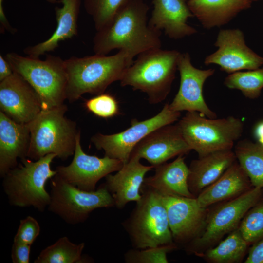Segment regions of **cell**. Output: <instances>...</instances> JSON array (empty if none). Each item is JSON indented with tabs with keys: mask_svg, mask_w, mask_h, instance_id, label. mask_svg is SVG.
Returning <instances> with one entry per match:
<instances>
[{
	"mask_svg": "<svg viewBox=\"0 0 263 263\" xmlns=\"http://www.w3.org/2000/svg\"><path fill=\"white\" fill-rule=\"evenodd\" d=\"M148 5L143 0H131L111 22L96 31L93 38L94 54L107 55L114 49L123 50L133 57L161 47V31L149 24Z\"/></svg>",
	"mask_w": 263,
	"mask_h": 263,
	"instance_id": "6da1fadb",
	"label": "cell"
},
{
	"mask_svg": "<svg viewBox=\"0 0 263 263\" xmlns=\"http://www.w3.org/2000/svg\"><path fill=\"white\" fill-rule=\"evenodd\" d=\"M133 57L119 50L112 56L94 54L82 57L72 56L65 60L67 74L66 98L70 103L85 94L104 93L113 82L120 81L133 63Z\"/></svg>",
	"mask_w": 263,
	"mask_h": 263,
	"instance_id": "7a4b0ae2",
	"label": "cell"
},
{
	"mask_svg": "<svg viewBox=\"0 0 263 263\" xmlns=\"http://www.w3.org/2000/svg\"><path fill=\"white\" fill-rule=\"evenodd\" d=\"M181 53L176 50L160 48L139 54L125 71L120 85L145 93L150 104L163 101L170 91Z\"/></svg>",
	"mask_w": 263,
	"mask_h": 263,
	"instance_id": "3957f363",
	"label": "cell"
},
{
	"mask_svg": "<svg viewBox=\"0 0 263 263\" xmlns=\"http://www.w3.org/2000/svg\"><path fill=\"white\" fill-rule=\"evenodd\" d=\"M68 108L59 107L42 110L27 123L30 143L27 158L37 160L49 154H55L62 160L74 155L77 136L81 132L75 121L65 114Z\"/></svg>",
	"mask_w": 263,
	"mask_h": 263,
	"instance_id": "277c9868",
	"label": "cell"
},
{
	"mask_svg": "<svg viewBox=\"0 0 263 263\" xmlns=\"http://www.w3.org/2000/svg\"><path fill=\"white\" fill-rule=\"evenodd\" d=\"M56 156L49 154L37 160L29 158L21 160L2 177V186L11 205L33 207L40 212L48 207L50 194L46 189V184L57 174L51 169V164Z\"/></svg>",
	"mask_w": 263,
	"mask_h": 263,
	"instance_id": "5b68a950",
	"label": "cell"
},
{
	"mask_svg": "<svg viewBox=\"0 0 263 263\" xmlns=\"http://www.w3.org/2000/svg\"><path fill=\"white\" fill-rule=\"evenodd\" d=\"M141 193V199L122 222L133 248L142 249L175 244L162 195L143 185Z\"/></svg>",
	"mask_w": 263,
	"mask_h": 263,
	"instance_id": "8992f818",
	"label": "cell"
},
{
	"mask_svg": "<svg viewBox=\"0 0 263 263\" xmlns=\"http://www.w3.org/2000/svg\"><path fill=\"white\" fill-rule=\"evenodd\" d=\"M4 57L13 71L21 75L38 94L42 110L64 104L68 80L65 60L49 54L45 59L40 60L13 52L7 53Z\"/></svg>",
	"mask_w": 263,
	"mask_h": 263,
	"instance_id": "52a82bcc",
	"label": "cell"
},
{
	"mask_svg": "<svg viewBox=\"0 0 263 263\" xmlns=\"http://www.w3.org/2000/svg\"><path fill=\"white\" fill-rule=\"evenodd\" d=\"M177 124L190 149L199 157L232 150L244 130V123L239 118H209L197 112H187Z\"/></svg>",
	"mask_w": 263,
	"mask_h": 263,
	"instance_id": "ba28073f",
	"label": "cell"
},
{
	"mask_svg": "<svg viewBox=\"0 0 263 263\" xmlns=\"http://www.w3.org/2000/svg\"><path fill=\"white\" fill-rule=\"evenodd\" d=\"M263 196V188L253 187L232 199L224 201L208 212L201 234L186 247L200 256L217 244L227 234L237 229L246 212Z\"/></svg>",
	"mask_w": 263,
	"mask_h": 263,
	"instance_id": "9c48e42d",
	"label": "cell"
},
{
	"mask_svg": "<svg viewBox=\"0 0 263 263\" xmlns=\"http://www.w3.org/2000/svg\"><path fill=\"white\" fill-rule=\"evenodd\" d=\"M50 180L48 209L68 224L83 223L94 210L114 206V200L104 184L97 190L88 191L66 182L57 173Z\"/></svg>",
	"mask_w": 263,
	"mask_h": 263,
	"instance_id": "30bf717a",
	"label": "cell"
},
{
	"mask_svg": "<svg viewBox=\"0 0 263 263\" xmlns=\"http://www.w3.org/2000/svg\"><path fill=\"white\" fill-rule=\"evenodd\" d=\"M180 116V112L172 110L166 104L155 116L143 121L133 119L126 130L114 134L97 133L91 140L98 150H103L105 155L121 161L124 164L129 160L137 144L154 130L174 123Z\"/></svg>",
	"mask_w": 263,
	"mask_h": 263,
	"instance_id": "8fae6325",
	"label": "cell"
},
{
	"mask_svg": "<svg viewBox=\"0 0 263 263\" xmlns=\"http://www.w3.org/2000/svg\"><path fill=\"white\" fill-rule=\"evenodd\" d=\"M214 45L218 49L205 57V65H217L221 70L230 74L263 65V57L247 46L244 33L238 28L220 30Z\"/></svg>",
	"mask_w": 263,
	"mask_h": 263,
	"instance_id": "7c38bea8",
	"label": "cell"
},
{
	"mask_svg": "<svg viewBox=\"0 0 263 263\" xmlns=\"http://www.w3.org/2000/svg\"><path fill=\"white\" fill-rule=\"evenodd\" d=\"M81 132L76 139L73 159L68 166L56 168L57 173L65 181L85 191L95 190L97 182L103 177L121 169L120 160L105 156L99 158L86 154L80 143Z\"/></svg>",
	"mask_w": 263,
	"mask_h": 263,
	"instance_id": "4fadbf2b",
	"label": "cell"
},
{
	"mask_svg": "<svg viewBox=\"0 0 263 263\" xmlns=\"http://www.w3.org/2000/svg\"><path fill=\"white\" fill-rule=\"evenodd\" d=\"M178 70L180 75L178 91L169 104L174 111L197 112L209 118H217L216 114L207 106L203 96L205 82L215 73V69H200L194 67L189 54L181 53Z\"/></svg>",
	"mask_w": 263,
	"mask_h": 263,
	"instance_id": "5bb4252c",
	"label": "cell"
},
{
	"mask_svg": "<svg viewBox=\"0 0 263 263\" xmlns=\"http://www.w3.org/2000/svg\"><path fill=\"white\" fill-rule=\"evenodd\" d=\"M175 244L185 246L204 228L209 207H203L196 198L162 196Z\"/></svg>",
	"mask_w": 263,
	"mask_h": 263,
	"instance_id": "9a60e30c",
	"label": "cell"
},
{
	"mask_svg": "<svg viewBox=\"0 0 263 263\" xmlns=\"http://www.w3.org/2000/svg\"><path fill=\"white\" fill-rule=\"evenodd\" d=\"M0 110L14 121L27 124L42 110V103L32 86L13 72L0 82Z\"/></svg>",
	"mask_w": 263,
	"mask_h": 263,
	"instance_id": "2e32d148",
	"label": "cell"
},
{
	"mask_svg": "<svg viewBox=\"0 0 263 263\" xmlns=\"http://www.w3.org/2000/svg\"><path fill=\"white\" fill-rule=\"evenodd\" d=\"M191 150L176 123L161 127L149 134L134 147L131 156L144 159L155 168Z\"/></svg>",
	"mask_w": 263,
	"mask_h": 263,
	"instance_id": "e0dca14e",
	"label": "cell"
},
{
	"mask_svg": "<svg viewBox=\"0 0 263 263\" xmlns=\"http://www.w3.org/2000/svg\"><path fill=\"white\" fill-rule=\"evenodd\" d=\"M140 159L132 156L115 174L105 177L104 185L111 194L114 206L119 209L130 202L138 201L142 197L141 189L145 175L154 167L143 165Z\"/></svg>",
	"mask_w": 263,
	"mask_h": 263,
	"instance_id": "ac0fdd59",
	"label": "cell"
},
{
	"mask_svg": "<svg viewBox=\"0 0 263 263\" xmlns=\"http://www.w3.org/2000/svg\"><path fill=\"white\" fill-rule=\"evenodd\" d=\"M188 0H152L153 9L149 24L161 31L169 38L179 39L197 33L187 23L194 17L188 4Z\"/></svg>",
	"mask_w": 263,
	"mask_h": 263,
	"instance_id": "d6986e66",
	"label": "cell"
},
{
	"mask_svg": "<svg viewBox=\"0 0 263 263\" xmlns=\"http://www.w3.org/2000/svg\"><path fill=\"white\" fill-rule=\"evenodd\" d=\"M30 132L27 124L18 123L0 111V176L27 158Z\"/></svg>",
	"mask_w": 263,
	"mask_h": 263,
	"instance_id": "ffe728a7",
	"label": "cell"
},
{
	"mask_svg": "<svg viewBox=\"0 0 263 263\" xmlns=\"http://www.w3.org/2000/svg\"><path fill=\"white\" fill-rule=\"evenodd\" d=\"M237 161L232 150H222L199 157L191 161L188 179L190 192L195 197L217 180Z\"/></svg>",
	"mask_w": 263,
	"mask_h": 263,
	"instance_id": "44dd1931",
	"label": "cell"
},
{
	"mask_svg": "<svg viewBox=\"0 0 263 263\" xmlns=\"http://www.w3.org/2000/svg\"><path fill=\"white\" fill-rule=\"evenodd\" d=\"M154 169L153 175L145 178L144 186L162 196L196 198L188 188L189 170L183 155L178 156L172 162L165 163Z\"/></svg>",
	"mask_w": 263,
	"mask_h": 263,
	"instance_id": "7402d4cb",
	"label": "cell"
},
{
	"mask_svg": "<svg viewBox=\"0 0 263 263\" xmlns=\"http://www.w3.org/2000/svg\"><path fill=\"white\" fill-rule=\"evenodd\" d=\"M253 187L236 161L217 180L203 189L196 199L201 207H209L217 203L237 197Z\"/></svg>",
	"mask_w": 263,
	"mask_h": 263,
	"instance_id": "603a6c76",
	"label": "cell"
},
{
	"mask_svg": "<svg viewBox=\"0 0 263 263\" xmlns=\"http://www.w3.org/2000/svg\"><path fill=\"white\" fill-rule=\"evenodd\" d=\"M57 3H62V6L55 8L56 28L47 40L25 48L23 52L28 56L39 58L46 52L55 50L60 42L77 35L81 0H59Z\"/></svg>",
	"mask_w": 263,
	"mask_h": 263,
	"instance_id": "cb8c5ba5",
	"label": "cell"
},
{
	"mask_svg": "<svg viewBox=\"0 0 263 263\" xmlns=\"http://www.w3.org/2000/svg\"><path fill=\"white\" fill-rule=\"evenodd\" d=\"M250 0H188V7L205 29L224 26L250 7Z\"/></svg>",
	"mask_w": 263,
	"mask_h": 263,
	"instance_id": "d4e9b609",
	"label": "cell"
},
{
	"mask_svg": "<svg viewBox=\"0 0 263 263\" xmlns=\"http://www.w3.org/2000/svg\"><path fill=\"white\" fill-rule=\"evenodd\" d=\"M234 152L252 186L263 188V146L244 139L237 143Z\"/></svg>",
	"mask_w": 263,
	"mask_h": 263,
	"instance_id": "484cf974",
	"label": "cell"
},
{
	"mask_svg": "<svg viewBox=\"0 0 263 263\" xmlns=\"http://www.w3.org/2000/svg\"><path fill=\"white\" fill-rule=\"evenodd\" d=\"M249 244L239 228L235 229L217 246L210 248L200 256L212 263H237L242 261Z\"/></svg>",
	"mask_w": 263,
	"mask_h": 263,
	"instance_id": "4316f807",
	"label": "cell"
},
{
	"mask_svg": "<svg viewBox=\"0 0 263 263\" xmlns=\"http://www.w3.org/2000/svg\"><path fill=\"white\" fill-rule=\"evenodd\" d=\"M85 243L76 244L68 237L58 239L53 244L43 249L35 263H81L89 262L82 254Z\"/></svg>",
	"mask_w": 263,
	"mask_h": 263,
	"instance_id": "83f0119b",
	"label": "cell"
},
{
	"mask_svg": "<svg viewBox=\"0 0 263 263\" xmlns=\"http://www.w3.org/2000/svg\"><path fill=\"white\" fill-rule=\"evenodd\" d=\"M224 84L229 89L240 90L248 98H257L263 88V68L230 74Z\"/></svg>",
	"mask_w": 263,
	"mask_h": 263,
	"instance_id": "f1b7e54d",
	"label": "cell"
},
{
	"mask_svg": "<svg viewBox=\"0 0 263 263\" xmlns=\"http://www.w3.org/2000/svg\"><path fill=\"white\" fill-rule=\"evenodd\" d=\"M131 0H83L86 12L91 16L96 31L108 25L117 12Z\"/></svg>",
	"mask_w": 263,
	"mask_h": 263,
	"instance_id": "f546056e",
	"label": "cell"
},
{
	"mask_svg": "<svg viewBox=\"0 0 263 263\" xmlns=\"http://www.w3.org/2000/svg\"><path fill=\"white\" fill-rule=\"evenodd\" d=\"M249 245L263 239V198L245 213L238 227Z\"/></svg>",
	"mask_w": 263,
	"mask_h": 263,
	"instance_id": "4dcf8cb0",
	"label": "cell"
},
{
	"mask_svg": "<svg viewBox=\"0 0 263 263\" xmlns=\"http://www.w3.org/2000/svg\"><path fill=\"white\" fill-rule=\"evenodd\" d=\"M177 248L175 244L127 251L124 255L127 263H168L167 255Z\"/></svg>",
	"mask_w": 263,
	"mask_h": 263,
	"instance_id": "1f68e13d",
	"label": "cell"
},
{
	"mask_svg": "<svg viewBox=\"0 0 263 263\" xmlns=\"http://www.w3.org/2000/svg\"><path fill=\"white\" fill-rule=\"evenodd\" d=\"M84 107L96 116L109 118L119 113V105L116 98L109 94L102 93L86 100Z\"/></svg>",
	"mask_w": 263,
	"mask_h": 263,
	"instance_id": "d6a6232c",
	"label": "cell"
},
{
	"mask_svg": "<svg viewBox=\"0 0 263 263\" xmlns=\"http://www.w3.org/2000/svg\"><path fill=\"white\" fill-rule=\"evenodd\" d=\"M40 227L37 220L31 216L20 221L14 242L32 245L40 233Z\"/></svg>",
	"mask_w": 263,
	"mask_h": 263,
	"instance_id": "836d02e7",
	"label": "cell"
},
{
	"mask_svg": "<svg viewBox=\"0 0 263 263\" xmlns=\"http://www.w3.org/2000/svg\"><path fill=\"white\" fill-rule=\"evenodd\" d=\"M31 245L20 242H14L11 251V259L13 263H29Z\"/></svg>",
	"mask_w": 263,
	"mask_h": 263,
	"instance_id": "e575fe53",
	"label": "cell"
},
{
	"mask_svg": "<svg viewBox=\"0 0 263 263\" xmlns=\"http://www.w3.org/2000/svg\"><path fill=\"white\" fill-rule=\"evenodd\" d=\"M245 263H263V239L252 244Z\"/></svg>",
	"mask_w": 263,
	"mask_h": 263,
	"instance_id": "d590c367",
	"label": "cell"
},
{
	"mask_svg": "<svg viewBox=\"0 0 263 263\" xmlns=\"http://www.w3.org/2000/svg\"><path fill=\"white\" fill-rule=\"evenodd\" d=\"M13 73L8 61L0 55V82L10 76Z\"/></svg>",
	"mask_w": 263,
	"mask_h": 263,
	"instance_id": "8d00e7d4",
	"label": "cell"
},
{
	"mask_svg": "<svg viewBox=\"0 0 263 263\" xmlns=\"http://www.w3.org/2000/svg\"><path fill=\"white\" fill-rule=\"evenodd\" d=\"M3 0H0V31L3 32L6 30L11 33H15L17 30L13 28L9 24L5 14L4 13L3 7Z\"/></svg>",
	"mask_w": 263,
	"mask_h": 263,
	"instance_id": "74e56055",
	"label": "cell"
},
{
	"mask_svg": "<svg viewBox=\"0 0 263 263\" xmlns=\"http://www.w3.org/2000/svg\"><path fill=\"white\" fill-rule=\"evenodd\" d=\"M254 135L257 142L263 146V120L259 121L255 125Z\"/></svg>",
	"mask_w": 263,
	"mask_h": 263,
	"instance_id": "f35d334b",
	"label": "cell"
},
{
	"mask_svg": "<svg viewBox=\"0 0 263 263\" xmlns=\"http://www.w3.org/2000/svg\"><path fill=\"white\" fill-rule=\"evenodd\" d=\"M46 1L50 3H57L58 0H46Z\"/></svg>",
	"mask_w": 263,
	"mask_h": 263,
	"instance_id": "ab89813d",
	"label": "cell"
},
{
	"mask_svg": "<svg viewBox=\"0 0 263 263\" xmlns=\"http://www.w3.org/2000/svg\"><path fill=\"white\" fill-rule=\"evenodd\" d=\"M251 2L253 1H256V0H250Z\"/></svg>",
	"mask_w": 263,
	"mask_h": 263,
	"instance_id": "60d3db41",
	"label": "cell"
}]
</instances>
